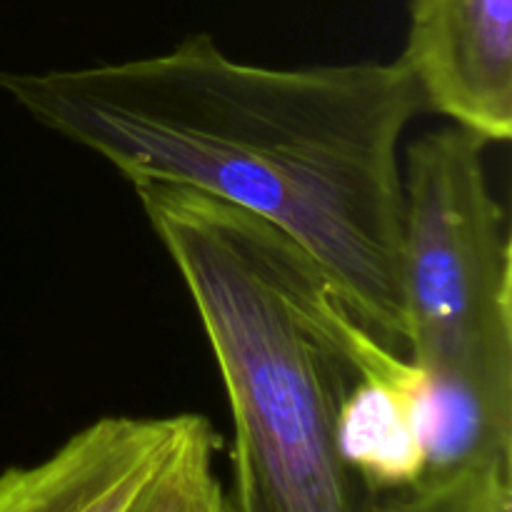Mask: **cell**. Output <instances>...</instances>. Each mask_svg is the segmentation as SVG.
Instances as JSON below:
<instances>
[{
	"instance_id": "obj_4",
	"label": "cell",
	"mask_w": 512,
	"mask_h": 512,
	"mask_svg": "<svg viewBox=\"0 0 512 512\" xmlns=\"http://www.w3.org/2000/svg\"><path fill=\"white\" fill-rule=\"evenodd\" d=\"M400 60L425 110L488 145L512 138V0H408Z\"/></svg>"
},
{
	"instance_id": "obj_6",
	"label": "cell",
	"mask_w": 512,
	"mask_h": 512,
	"mask_svg": "<svg viewBox=\"0 0 512 512\" xmlns=\"http://www.w3.org/2000/svg\"><path fill=\"white\" fill-rule=\"evenodd\" d=\"M425 393L413 360L385 350L345 398L340 453L370 493L408 488L425 475Z\"/></svg>"
},
{
	"instance_id": "obj_5",
	"label": "cell",
	"mask_w": 512,
	"mask_h": 512,
	"mask_svg": "<svg viewBox=\"0 0 512 512\" xmlns=\"http://www.w3.org/2000/svg\"><path fill=\"white\" fill-rule=\"evenodd\" d=\"M200 415H105L40 463L0 473V512H135Z\"/></svg>"
},
{
	"instance_id": "obj_2",
	"label": "cell",
	"mask_w": 512,
	"mask_h": 512,
	"mask_svg": "<svg viewBox=\"0 0 512 512\" xmlns=\"http://www.w3.org/2000/svg\"><path fill=\"white\" fill-rule=\"evenodd\" d=\"M178 268L233 418L230 512H360L338 445L360 375L385 350L323 268L268 220L213 195L135 183Z\"/></svg>"
},
{
	"instance_id": "obj_1",
	"label": "cell",
	"mask_w": 512,
	"mask_h": 512,
	"mask_svg": "<svg viewBox=\"0 0 512 512\" xmlns=\"http://www.w3.org/2000/svg\"><path fill=\"white\" fill-rule=\"evenodd\" d=\"M0 93L130 185H180L268 220L375 338L405 348L400 143L425 105L400 58L268 68L195 33L120 63L0 70Z\"/></svg>"
},
{
	"instance_id": "obj_8",
	"label": "cell",
	"mask_w": 512,
	"mask_h": 512,
	"mask_svg": "<svg viewBox=\"0 0 512 512\" xmlns=\"http://www.w3.org/2000/svg\"><path fill=\"white\" fill-rule=\"evenodd\" d=\"M220 435L200 415L163 473L135 512H230V500L215 473Z\"/></svg>"
},
{
	"instance_id": "obj_7",
	"label": "cell",
	"mask_w": 512,
	"mask_h": 512,
	"mask_svg": "<svg viewBox=\"0 0 512 512\" xmlns=\"http://www.w3.org/2000/svg\"><path fill=\"white\" fill-rule=\"evenodd\" d=\"M360 512H512V465L465 468L368 493Z\"/></svg>"
},
{
	"instance_id": "obj_3",
	"label": "cell",
	"mask_w": 512,
	"mask_h": 512,
	"mask_svg": "<svg viewBox=\"0 0 512 512\" xmlns=\"http://www.w3.org/2000/svg\"><path fill=\"white\" fill-rule=\"evenodd\" d=\"M485 150L448 125L403 160L400 288L405 348L428 390L423 478L512 465V248Z\"/></svg>"
}]
</instances>
